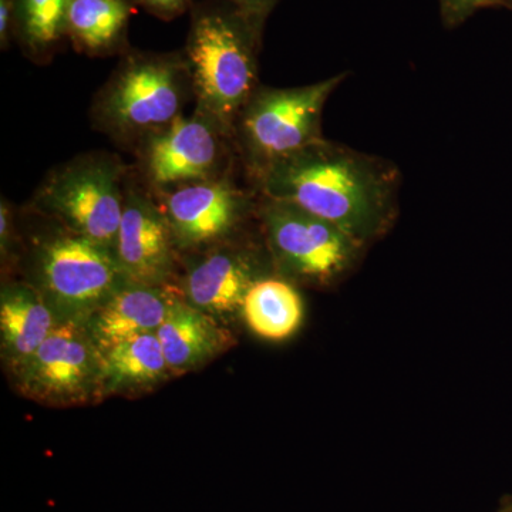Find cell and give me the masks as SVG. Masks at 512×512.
Listing matches in <instances>:
<instances>
[{"mask_svg": "<svg viewBox=\"0 0 512 512\" xmlns=\"http://www.w3.org/2000/svg\"><path fill=\"white\" fill-rule=\"evenodd\" d=\"M224 137V131L200 111L190 117L181 114L137 147L141 171L160 192L220 178Z\"/></svg>", "mask_w": 512, "mask_h": 512, "instance_id": "obj_9", "label": "cell"}, {"mask_svg": "<svg viewBox=\"0 0 512 512\" xmlns=\"http://www.w3.org/2000/svg\"><path fill=\"white\" fill-rule=\"evenodd\" d=\"M181 296L170 286L126 284L93 313L86 326L104 352L138 336L157 333Z\"/></svg>", "mask_w": 512, "mask_h": 512, "instance_id": "obj_13", "label": "cell"}, {"mask_svg": "<svg viewBox=\"0 0 512 512\" xmlns=\"http://www.w3.org/2000/svg\"><path fill=\"white\" fill-rule=\"evenodd\" d=\"M507 3V0H440L441 16L450 28L460 25L477 10Z\"/></svg>", "mask_w": 512, "mask_h": 512, "instance_id": "obj_20", "label": "cell"}, {"mask_svg": "<svg viewBox=\"0 0 512 512\" xmlns=\"http://www.w3.org/2000/svg\"><path fill=\"white\" fill-rule=\"evenodd\" d=\"M170 376L157 333L138 336L103 352V397L144 393Z\"/></svg>", "mask_w": 512, "mask_h": 512, "instance_id": "obj_16", "label": "cell"}, {"mask_svg": "<svg viewBox=\"0 0 512 512\" xmlns=\"http://www.w3.org/2000/svg\"><path fill=\"white\" fill-rule=\"evenodd\" d=\"M171 375L181 376L208 365L231 348L234 339L218 319L185 302L183 296L171 306L157 330Z\"/></svg>", "mask_w": 512, "mask_h": 512, "instance_id": "obj_14", "label": "cell"}, {"mask_svg": "<svg viewBox=\"0 0 512 512\" xmlns=\"http://www.w3.org/2000/svg\"><path fill=\"white\" fill-rule=\"evenodd\" d=\"M232 5L248 15L249 18L265 25L269 13L275 8L279 0H228Z\"/></svg>", "mask_w": 512, "mask_h": 512, "instance_id": "obj_22", "label": "cell"}, {"mask_svg": "<svg viewBox=\"0 0 512 512\" xmlns=\"http://www.w3.org/2000/svg\"><path fill=\"white\" fill-rule=\"evenodd\" d=\"M124 167L110 154L77 157L47 175L35 207L62 227L113 251L123 218Z\"/></svg>", "mask_w": 512, "mask_h": 512, "instance_id": "obj_4", "label": "cell"}, {"mask_svg": "<svg viewBox=\"0 0 512 512\" xmlns=\"http://www.w3.org/2000/svg\"><path fill=\"white\" fill-rule=\"evenodd\" d=\"M13 376L23 396L47 406H80L104 399L103 352L86 323L60 320Z\"/></svg>", "mask_w": 512, "mask_h": 512, "instance_id": "obj_7", "label": "cell"}, {"mask_svg": "<svg viewBox=\"0 0 512 512\" xmlns=\"http://www.w3.org/2000/svg\"><path fill=\"white\" fill-rule=\"evenodd\" d=\"M174 238L160 205L126 187L123 218L113 252L127 284L163 286L174 266Z\"/></svg>", "mask_w": 512, "mask_h": 512, "instance_id": "obj_11", "label": "cell"}, {"mask_svg": "<svg viewBox=\"0 0 512 512\" xmlns=\"http://www.w3.org/2000/svg\"><path fill=\"white\" fill-rule=\"evenodd\" d=\"M258 275L254 261L237 249L218 248L192 264L184 276L185 302L222 320L241 313L245 296Z\"/></svg>", "mask_w": 512, "mask_h": 512, "instance_id": "obj_12", "label": "cell"}, {"mask_svg": "<svg viewBox=\"0 0 512 512\" xmlns=\"http://www.w3.org/2000/svg\"><path fill=\"white\" fill-rule=\"evenodd\" d=\"M343 77L345 74L291 89H256L235 127L255 177L322 140L323 107Z\"/></svg>", "mask_w": 512, "mask_h": 512, "instance_id": "obj_6", "label": "cell"}, {"mask_svg": "<svg viewBox=\"0 0 512 512\" xmlns=\"http://www.w3.org/2000/svg\"><path fill=\"white\" fill-rule=\"evenodd\" d=\"M261 218L282 271L311 284H326L345 272L362 245L342 229L289 202L265 198Z\"/></svg>", "mask_w": 512, "mask_h": 512, "instance_id": "obj_8", "label": "cell"}, {"mask_svg": "<svg viewBox=\"0 0 512 512\" xmlns=\"http://www.w3.org/2000/svg\"><path fill=\"white\" fill-rule=\"evenodd\" d=\"M37 291L60 320L86 323L127 281L111 249L62 227L36 245Z\"/></svg>", "mask_w": 512, "mask_h": 512, "instance_id": "obj_5", "label": "cell"}, {"mask_svg": "<svg viewBox=\"0 0 512 512\" xmlns=\"http://www.w3.org/2000/svg\"><path fill=\"white\" fill-rule=\"evenodd\" d=\"M15 26V0H0V45L9 46Z\"/></svg>", "mask_w": 512, "mask_h": 512, "instance_id": "obj_23", "label": "cell"}, {"mask_svg": "<svg viewBox=\"0 0 512 512\" xmlns=\"http://www.w3.org/2000/svg\"><path fill=\"white\" fill-rule=\"evenodd\" d=\"M255 178L265 198L311 212L360 244L379 235L393 215V174L323 138Z\"/></svg>", "mask_w": 512, "mask_h": 512, "instance_id": "obj_1", "label": "cell"}, {"mask_svg": "<svg viewBox=\"0 0 512 512\" xmlns=\"http://www.w3.org/2000/svg\"><path fill=\"white\" fill-rule=\"evenodd\" d=\"M191 94L184 53L128 52L97 94L94 124L119 143L138 147L180 117Z\"/></svg>", "mask_w": 512, "mask_h": 512, "instance_id": "obj_3", "label": "cell"}, {"mask_svg": "<svg viewBox=\"0 0 512 512\" xmlns=\"http://www.w3.org/2000/svg\"><path fill=\"white\" fill-rule=\"evenodd\" d=\"M164 194L160 205L175 248L220 244L237 229L248 208L245 192L227 178L183 185Z\"/></svg>", "mask_w": 512, "mask_h": 512, "instance_id": "obj_10", "label": "cell"}, {"mask_svg": "<svg viewBox=\"0 0 512 512\" xmlns=\"http://www.w3.org/2000/svg\"><path fill=\"white\" fill-rule=\"evenodd\" d=\"M507 5H512V0H507Z\"/></svg>", "mask_w": 512, "mask_h": 512, "instance_id": "obj_26", "label": "cell"}, {"mask_svg": "<svg viewBox=\"0 0 512 512\" xmlns=\"http://www.w3.org/2000/svg\"><path fill=\"white\" fill-rule=\"evenodd\" d=\"M264 25L228 0L194 6L184 56L197 111L229 137L256 92L258 49Z\"/></svg>", "mask_w": 512, "mask_h": 512, "instance_id": "obj_2", "label": "cell"}, {"mask_svg": "<svg viewBox=\"0 0 512 512\" xmlns=\"http://www.w3.org/2000/svg\"><path fill=\"white\" fill-rule=\"evenodd\" d=\"M72 0H15L13 37L32 59L53 55L66 37L67 12Z\"/></svg>", "mask_w": 512, "mask_h": 512, "instance_id": "obj_19", "label": "cell"}, {"mask_svg": "<svg viewBox=\"0 0 512 512\" xmlns=\"http://www.w3.org/2000/svg\"><path fill=\"white\" fill-rule=\"evenodd\" d=\"M501 512H512V500L510 501V503L505 505L504 510Z\"/></svg>", "mask_w": 512, "mask_h": 512, "instance_id": "obj_25", "label": "cell"}, {"mask_svg": "<svg viewBox=\"0 0 512 512\" xmlns=\"http://www.w3.org/2000/svg\"><path fill=\"white\" fill-rule=\"evenodd\" d=\"M134 0H72L66 37L79 52L106 56L126 47Z\"/></svg>", "mask_w": 512, "mask_h": 512, "instance_id": "obj_17", "label": "cell"}, {"mask_svg": "<svg viewBox=\"0 0 512 512\" xmlns=\"http://www.w3.org/2000/svg\"><path fill=\"white\" fill-rule=\"evenodd\" d=\"M242 318L256 336L282 342L298 332L305 318L301 293L281 278H259L249 288Z\"/></svg>", "mask_w": 512, "mask_h": 512, "instance_id": "obj_18", "label": "cell"}, {"mask_svg": "<svg viewBox=\"0 0 512 512\" xmlns=\"http://www.w3.org/2000/svg\"><path fill=\"white\" fill-rule=\"evenodd\" d=\"M134 2L156 15L157 18L170 20L183 15L190 6L191 0H134Z\"/></svg>", "mask_w": 512, "mask_h": 512, "instance_id": "obj_21", "label": "cell"}, {"mask_svg": "<svg viewBox=\"0 0 512 512\" xmlns=\"http://www.w3.org/2000/svg\"><path fill=\"white\" fill-rule=\"evenodd\" d=\"M55 311L35 286H3L0 296V346L9 372L15 375L59 325Z\"/></svg>", "mask_w": 512, "mask_h": 512, "instance_id": "obj_15", "label": "cell"}, {"mask_svg": "<svg viewBox=\"0 0 512 512\" xmlns=\"http://www.w3.org/2000/svg\"><path fill=\"white\" fill-rule=\"evenodd\" d=\"M13 241V214L8 201L2 200L0 204V249L2 256H8Z\"/></svg>", "mask_w": 512, "mask_h": 512, "instance_id": "obj_24", "label": "cell"}]
</instances>
